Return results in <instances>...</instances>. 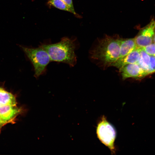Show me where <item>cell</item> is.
<instances>
[{"mask_svg":"<svg viewBox=\"0 0 155 155\" xmlns=\"http://www.w3.org/2000/svg\"><path fill=\"white\" fill-rule=\"evenodd\" d=\"M137 49L134 38H120V56L119 59L123 57Z\"/></svg>","mask_w":155,"mask_h":155,"instance_id":"9","label":"cell"},{"mask_svg":"<svg viewBox=\"0 0 155 155\" xmlns=\"http://www.w3.org/2000/svg\"><path fill=\"white\" fill-rule=\"evenodd\" d=\"M75 41L73 38L65 37L58 42L43 43L40 45L47 52L51 61L65 63L72 67L76 63Z\"/></svg>","mask_w":155,"mask_h":155,"instance_id":"1","label":"cell"},{"mask_svg":"<svg viewBox=\"0 0 155 155\" xmlns=\"http://www.w3.org/2000/svg\"><path fill=\"white\" fill-rule=\"evenodd\" d=\"M153 42L155 43V34L154 36L153 39Z\"/></svg>","mask_w":155,"mask_h":155,"instance_id":"17","label":"cell"},{"mask_svg":"<svg viewBox=\"0 0 155 155\" xmlns=\"http://www.w3.org/2000/svg\"><path fill=\"white\" fill-rule=\"evenodd\" d=\"M65 3H66L69 7L73 11L75 14V16L76 17L80 18V16L78 15L75 12L74 9L73 5V4L72 0H62Z\"/></svg>","mask_w":155,"mask_h":155,"instance_id":"15","label":"cell"},{"mask_svg":"<svg viewBox=\"0 0 155 155\" xmlns=\"http://www.w3.org/2000/svg\"><path fill=\"white\" fill-rule=\"evenodd\" d=\"M150 58L149 74L155 72V56H150Z\"/></svg>","mask_w":155,"mask_h":155,"instance_id":"14","label":"cell"},{"mask_svg":"<svg viewBox=\"0 0 155 155\" xmlns=\"http://www.w3.org/2000/svg\"><path fill=\"white\" fill-rule=\"evenodd\" d=\"M20 111L16 106L0 104V116L5 123L11 121Z\"/></svg>","mask_w":155,"mask_h":155,"instance_id":"8","label":"cell"},{"mask_svg":"<svg viewBox=\"0 0 155 155\" xmlns=\"http://www.w3.org/2000/svg\"><path fill=\"white\" fill-rule=\"evenodd\" d=\"M119 70L123 80L131 78L140 79L148 75L137 63L126 65Z\"/></svg>","mask_w":155,"mask_h":155,"instance_id":"6","label":"cell"},{"mask_svg":"<svg viewBox=\"0 0 155 155\" xmlns=\"http://www.w3.org/2000/svg\"><path fill=\"white\" fill-rule=\"evenodd\" d=\"M120 50V38L106 36L100 40L92 57L105 66H112L119 57Z\"/></svg>","mask_w":155,"mask_h":155,"instance_id":"2","label":"cell"},{"mask_svg":"<svg viewBox=\"0 0 155 155\" xmlns=\"http://www.w3.org/2000/svg\"><path fill=\"white\" fill-rule=\"evenodd\" d=\"M140 56V49L137 48L123 57L119 59L112 66L115 67L119 70L126 65L137 63Z\"/></svg>","mask_w":155,"mask_h":155,"instance_id":"7","label":"cell"},{"mask_svg":"<svg viewBox=\"0 0 155 155\" xmlns=\"http://www.w3.org/2000/svg\"><path fill=\"white\" fill-rule=\"evenodd\" d=\"M5 124V123L3 121L0 116V127L2 126V125H3Z\"/></svg>","mask_w":155,"mask_h":155,"instance_id":"16","label":"cell"},{"mask_svg":"<svg viewBox=\"0 0 155 155\" xmlns=\"http://www.w3.org/2000/svg\"><path fill=\"white\" fill-rule=\"evenodd\" d=\"M22 48L33 66L35 77L38 78L46 72L47 66L51 61L49 55L40 45L36 48Z\"/></svg>","mask_w":155,"mask_h":155,"instance_id":"3","label":"cell"},{"mask_svg":"<svg viewBox=\"0 0 155 155\" xmlns=\"http://www.w3.org/2000/svg\"><path fill=\"white\" fill-rule=\"evenodd\" d=\"M47 4L50 7L53 6L59 9L69 12L75 16L70 8L62 0H48Z\"/></svg>","mask_w":155,"mask_h":155,"instance_id":"12","label":"cell"},{"mask_svg":"<svg viewBox=\"0 0 155 155\" xmlns=\"http://www.w3.org/2000/svg\"><path fill=\"white\" fill-rule=\"evenodd\" d=\"M16 102L14 96L2 88H0V104L16 106Z\"/></svg>","mask_w":155,"mask_h":155,"instance_id":"10","label":"cell"},{"mask_svg":"<svg viewBox=\"0 0 155 155\" xmlns=\"http://www.w3.org/2000/svg\"><path fill=\"white\" fill-rule=\"evenodd\" d=\"M155 34V20L153 19L140 30L134 38L137 48H143L153 42Z\"/></svg>","mask_w":155,"mask_h":155,"instance_id":"5","label":"cell"},{"mask_svg":"<svg viewBox=\"0 0 155 155\" xmlns=\"http://www.w3.org/2000/svg\"><path fill=\"white\" fill-rule=\"evenodd\" d=\"M140 56L137 64L148 75L150 63V56L147 54L142 49H139Z\"/></svg>","mask_w":155,"mask_h":155,"instance_id":"11","label":"cell"},{"mask_svg":"<svg viewBox=\"0 0 155 155\" xmlns=\"http://www.w3.org/2000/svg\"><path fill=\"white\" fill-rule=\"evenodd\" d=\"M98 137L100 141L110 150L112 154L116 152L114 142L116 132L113 126L103 116L98 122L96 129Z\"/></svg>","mask_w":155,"mask_h":155,"instance_id":"4","label":"cell"},{"mask_svg":"<svg viewBox=\"0 0 155 155\" xmlns=\"http://www.w3.org/2000/svg\"><path fill=\"white\" fill-rule=\"evenodd\" d=\"M142 49L149 55L155 56V43L153 42Z\"/></svg>","mask_w":155,"mask_h":155,"instance_id":"13","label":"cell"}]
</instances>
